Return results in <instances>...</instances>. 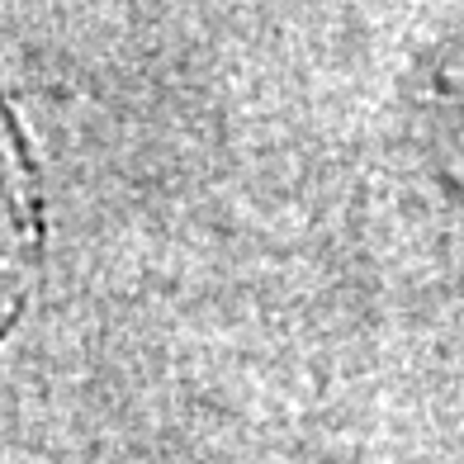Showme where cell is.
<instances>
[{
	"label": "cell",
	"mask_w": 464,
	"mask_h": 464,
	"mask_svg": "<svg viewBox=\"0 0 464 464\" xmlns=\"http://www.w3.org/2000/svg\"><path fill=\"white\" fill-rule=\"evenodd\" d=\"M48 266V199L29 129L0 81V346L14 336Z\"/></svg>",
	"instance_id": "6da1fadb"
}]
</instances>
